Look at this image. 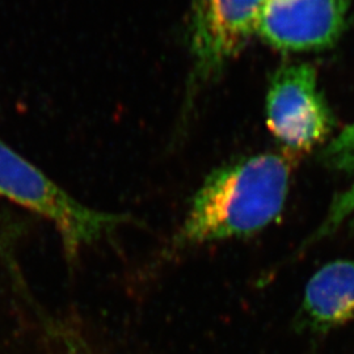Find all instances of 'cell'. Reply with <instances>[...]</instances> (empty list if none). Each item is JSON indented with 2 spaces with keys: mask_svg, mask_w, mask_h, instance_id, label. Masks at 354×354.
Returning a JSON list of instances; mask_svg holds the SVG:
<instances>
[{
  "mask_svg": "<svg viewBox=\"0 0 354 354\" xmlns=\"http://www.w3.org/2000/svg\"><path fill=\"white\" fill-rule=\"evenodd\" d=\"M289 180V163L274 153L244 158L215 169L196 193L175 245H198L261 231L281 214Z\"/></svg>",
  "mask_w": 354,
  "mask_h": 354,
  "instance_id": "obj_1",
  "label": "cell"
},
{
  "mask_svg": "<svg viewBox=\"0 0 354 354\" xmlns=\"http://www.w3.org/2000/svg\"><path fill=\"white\" fill-rule=\"evenodd\" d=\"M0 198L49 222L70 261H75L86 248L130 222L129 215L102 212L77 201L3 140H0Z\"/></svg>",
  "mask_w": 354,
  "mask_h": 354,
  "instance_id": "obj_2",
  "label": "cell"
},
{
  "mask_svg": "<svg viewBox=\"0 0 354 354\" xmlns=\"http://www.w3.org/2000/svg\"><path fill=\"white\" fill-rule=\"evenodd\" d=\"M266 121L291 151H310L328 137L335 120L311 64H283L276 71L266 96Z\"/></svg>",
  "mask_w": 354,
  "mask_h": 354,
  "instance_id": "obj_3",
  "label": "cell"
},
{
  "mask_svg": "<svg viewBox=\"0 0 354 354\" xmlns=\"http://www.w3.org/2000/svg\"><path fill=\"white\" fill-rule=\"evenodd\" d=\"M263 0H192V76L205 83L235 58L256 32Z\"/></svg>",
  "mask_w": 354,
  "mask_h": 354,
  "instance_id": "obj_4",
  "label": "cell"
},
{
  "mask_svg": "<svg viewBox=\"0 0 354 354\" xmlns=\"http://www.w3.org/2000/svg\"><path fill=\"white\" fill-rule=\"evenodd\" d=\"M352 0H263L256 32L285 51L323 50L345 29Z\"/></svg>",
  "mask_w": 354,
  "mask_h": 354,
  "instance_id": "obj_5",
  "label": "cell"
},
{
  "mask_svg": "<svg viewBox=\"0 0 354 354\" xmlns=\"http://www.w3.org/2000/svg\"><path fill=\"white\" fill-rule=\"evenodd\" d=\"M354 319V261L322 266L307 282L301 323L313 332H328Z\"/></svg>",
  "mask_w": 354,
  "mask_h": 354,
  "instance_id": "obj_6",
  "label": "cell"
},
{
  "mask_svg": "<svg viewBox=\"0 0 354 354\" xmlns=\"http://www.w3.org/2000/svg\"><path fill=\"white\" fill-rule=\"evenodd\" d=\"M320 160L332 169L354 172V122L329 142L322 152Z\"/></svg>",
  "mask_w": 354,
  "mask_h": 354,
  "instance_id": "obj_7",
  "label": "cell"
},
{
  "mask_svg": "<svg viewBox=\"0 0 354 354\" xmlns=\"http://www.w3.org/2000/svg\"><path fill=\"white\" fill-rule=\"evenodd\" d=\"M348 216L351 218L349 226L354 230V185L351 189L336 197L329 209L328 216L326 218L323 225L317 228V232L311 236L308 243H315L319 239L328 236L342 226Z\"/></svg>",
  "mask_w": 354,
  "mask_h": 354,
  "instance_id": "obj_8",
  "label": "cell"
}]
</instances>
